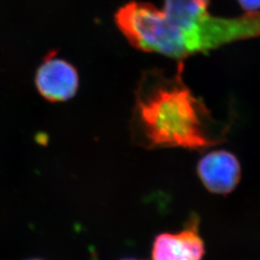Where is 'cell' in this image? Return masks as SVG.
Here are the masks:
<instances>
[{"instance_id":"6da1fadb","label":"cell","mask_w":260,"mask_h":260,"mask_svg":"<svg viewBox=\"0 0 260 260\" xmlns=\"http://www.w3.org/2000/svg\"><path fill=\"white\" fill-rule=\"evenodd\" d=\"M210 0H164L162 9L131 1L117 11L115 21L132 47L183 62L230 43L260 36V12L236 18L209 13Z\"/></svg>"},{"instance_id":"7a4b0ae2","label":"cell","mask_w":260,"mask_h":260,"mask_svg":"<svg viewBox=\"0 0 260 260\" xmlns=\"http://www.w3.org/2000/svg\"><path fill=\"white\" fill-rule=\"evenodd\" d=\"M183 62L173 75L144 72L135 91L130 128L132 141L144 149H200L221 142L218 126L205 103L182 79Z\"/></svg>"},{"instance_id":"3957f363","label":"cell","mask_w":260,"mask_h":260,"mask_svg":"<svg viewBox=\"0 0 260 260\" xmlns=\"http://www.w3.org/2000/svg\"><path fill=\"white\" fill-rule=\"evenodd\" d=\"M49 53L37 70L35 84L39 93L50 103H63L74 98L79 76L74 66Z\"/></svg>"},{"instance_id":"277c9868","label":"cell","mask_w":260,"mask_h":260,"mask_svg":"<svg viewBox=\"0 0 260 260\" xmlns=\"http://www.w3.org/2000/svg\"><path fill=\"white\" fill-rule=\"evenodd\" d=\"M197 172L205 188L218 195L232 193L241 179V165L228 150L218 149L205 154L198 163Z\"/></svg>"},{"instance_id":"5b68a950","label":"cell","mask_w":260,"mask_h":260,"mask_svg":"<svg viewBox=\"0 0 260 260\" xmlns=\"http://www.w3.org/2000/svg\"><path fill=\"white\" fill-rule=\"evenodd\" d=\"M205 243L199 233V219L192 217L184 230L177 233H161L152 245V260H202Z\"/></svg>"},{"instance_id":"8992f818","label":"cell","mask_w":260,"mask_h":260,"mask_svg":"<svg viewBox=\"0 0 260 260\" xmlns=\"http://www.w3.org/2000/svg\"><path fill=\"white\" fill-rule=\"evenodd\" d=\"M237 2L245 13L260 12V0H237Z\"/></svg>"},{"instance_id":"52a82bcc","label":"cell","mask_w":260,"mask_h":260,"mask_svg":"<svg viewBox=\"0 0 260 260\" xmlns=\"http://www.w3.org/2000/svg\"><path fill=\"white\" fill-rule=\"evenodd\" d=\"M121 260H138V259H134V258H124V259Z\"/></svg>"},{"instance_id":"ba28073f","label":"cell","mask_w":260,"mask_h":260,"mask_svg":"<svg viewBox=\"0 0 260 260\" xmlns=\"http://www.w3.org/2000/svg\"><path fill=\"white\" fill-rule=\"evenodd\" d=\"M28 260H43V259H39V258H34V259H28Z\"/></svg>"}]
</instances>
